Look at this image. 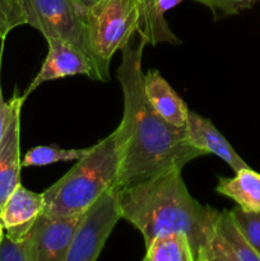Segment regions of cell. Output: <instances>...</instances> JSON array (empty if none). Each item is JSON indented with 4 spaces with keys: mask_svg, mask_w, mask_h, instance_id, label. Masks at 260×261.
Returning <instances> with one entry per match:
<instances>
[{
    "mask_svg": "<svg viewBox=\"0 0 260 261\" xmlns=\"http://www.w3.org/2000/svg\"><path fill=\"white\" fill-rule=\"evenodd\" d=\"M181 170L170 168L142 182L120 189V211L121 218L143 234L145 246L158 234H186L196 261L212 237L219 211L201 205L190 195Z\"/></svg>",
    "mask_w": 260,
    "mask_h": 261,
    "instance_id": "cell-2",
    "label": "cell"
},
{
    "mask_svg": "<svg viewBox=\"0 0 260 261\" xmlns=\"http://www.w3.org/2000/svg\"><path fill=\"white\" fill-rule=\"evenodd\" d=\"M134 35L121 48V63L117 69V79L124 94V115L117 126V190L170 168H183L186 163L204 155L188 142L185 127L180 129L166 121L148 101L142 71V55L147 42L139 35L138 38Z\"/></svg>",
    "mask_w": 260,
    "mask_h": 261,
    "instance_id": "cell-1",
    "label": "cell"
},
{
    "mask_svg": "<svg viewBox=\"0 0 260 261\" xmlns=\"http://www.w3.org/2000/svg\"><path fill=\"white\" fill-rule=\"evenodd\" d=\"M20 2L27 15V24L40 31L45 38L59 37L76 46L89 58L84 23L86 13L82 10L76 0Z\"/></svg>",
    "mask_w": 260,
    "mask_h": 261,
    "instance_id": "cell-6",
    "label": "cell"
},
{
    "mask_svg": "<svg viewBox=\"0 0 260 261\" xmlns=\"http://www.w3.org/2000/svg\"><path fill=\"white\" fill-rule=\"evenodd\" d=\"M214 12L216 17H228L251 8L257 0H196Z\"/></svg>",
    "mask_w": 260,
    "mask_h": 261,
    "instance_id": "cell-20",
    "label": "cell"
},
{
    "mask_svg": "<svg viewBox=\"0 0 260 261\" xmlns=\"http://www.w3.org/2000/svg\"><path fill=\"white\" fill-rule=\"evenodd\" d=\"M3 237H4V226H3L2 221H0V242H2Z\"/></svg>",
    "mask_w": 260,
    "mask_h": 261,
    "instance_id": "cell-24",
    "label": "cell"
},
{
    "mask_svg": "<svg viewBox=\"0 0 260 261\" xmlns=\"http://www.w3.org/2000/svg\"><path fill=\"white\" fill-rule=\"evenodd\" d=\"M88 149H63L53 145H38L25 153L22 160V167L47 166L58 162L81 160Z\"/></svg>",
    "mask_w": 260,
    "mask_h": 261,
    "instance_id": "cell-17",
    "label": "cell"
},
{
    "mask_svg": "<svg viewBox=\"0 0 260 261\" xmlns=\"http://www.w3.org/2000/svg\"><path fill=\"white\" fill-rule=\"evenodd\" d=\"M82 214L60 218L41 214L22 240L30 261H65Z\"/></svg>",
    "mask_w": 260,
    "mask_h": 261,
    "instance_id": "cell-7",
    "label": "cell"
},
{
    "mask_svg": "<svg viewBox=\"0 0 260 261\" xmlns=\"http://www.w3.org/2000/svg\"><path fill=\"white\" fill-rule=\"evenodd\" d=\"M185 133L188 142L195 149L200 150L203 154H216L227 163L235 172L241 168L247 167L246 162L235 152L232 145L219 130L205 117L189 110L188 120L185 125Z\"/></svg>",
    "mask_w": 260,
    "mask_h": 261,
    "instance_id": "cell-12",
    "label": "cell"
},
{
    "mask_svg": "<svg viewBox=\"0 0 260 261\" xmlns=\"http://www.w3.org/2000/svg\"><path fill=\"white\" fill-rule=\"evenodd\" d=\"M145 247L144 261H195L188 236L178 232L158 234Z\"/></svg>",
    "mask_w": 260,
    "mask_h": 261,
    "instance_id": "cell-16",
    "label": "cell"
},
{
    "mask_svg": "<svg viewBox=\"0 0 260 261\" xmlns=\"http://www.w3.org/2000/svg\"><path fill=\"white\" fill-rule=\"evenodd\" d=\"M229 212L247 244L260 257V212H246L240 206Z\"/></svg>",
    "mask_w": 260,
    "mask_h": 261,
    "instance_id": "cell-18",
    "label": "cell"
},
{
    "mask_svg": "<svg viewBox=\"0 0 260 261\" xmlns=\"http://www.w3.org/2000/svg\"><path fill=\"white\" fill-rule=\"evenodd\" d=\"M120 218L119 190L107 189L82 214L65 261H96Z\"/></svg>",
    "mask_w": 260,
    "mask_h": 261,
    "instance_id": "cell-5",
    "label": "cell"
},
{
    "mask_svg": "<svg viewBox=\"0 0 260 261\" xmlns=\"http://www.w3.org/2000/svg\"><path fill=\"white\" fill-rule=\"evenodd\" d=\"M8 117H9V103L4 101L2 92V82H0V142H2L3 135L5 133Z\"/></svg>",
    "mask_w": 260,
    "mask_h": 261,
    "instance_id": "cell-22",
    "label": "cell"
},
{
    "mask_svg": "<svg viewBox=\"0 0 260 261\" xmlns=\"http://www.w3.org/2000/svg\"><path fill=\"white\" fill-rule=\"evenodd\" d=\"M48 46L47 55L40 71L32 83L23 93V99L27 98L38 86L45 82L56 81L71 75H87L97 81V73L91 59L76 46L66 42L59 37L46 38Z\"/></svg>",
    "mask_w": 260,
    "mask_h": 261,
    "instance_id": "cell-8",
    "label": "cell"
},
{
    "mask_svg": "<svg viewBox=\"0 0 260 261\" xmlns=\"http://www.w3.org/2000/svg\"><path fill=\"white\" fill-rule=\"evenodd\" d=\"M27 24V15L20 0H0V40L15 27Z\"/></svg>",
    "mask_w": 260,
    "mask_h": 261,
    "instance_id": "cell-19",
    "label": "cell"
},
{
    "mask_svg": "<svg viewBox=\"0 0 260 261\" xmlns=\"http://www.w3.org/2000/svg\"><path fill=\"white\" fill-rule=\"evenodd\" d=\"M43 194L27 190L19 184L5 200L0 211V221L8 236L22 241L36 219L43 213Z\"/></svg>",
    "mask_w": 260,
    "mask_h": 261,
    "instance_id": "cell-11",
    "label": "cell"
},
{
    "mask_svg": "<svg viewBox=\"0 0 260 261\" xmlns=\"http://www.w3.org/2000/svg\"><path fill=\"white\" fill-rule=\"evenodd\" d=\"M0 261H30L24 242L5 234L0 242Z\"/></svg>",
    "mask_w": 260,
    "mask_h": 261,
    "instance_id": "cell-21",
    "label": "cell"
},
{
    "mask_svg": "<svg viewBox=\"0 0 260 261\" xmlns=\"http://www.w3.org/2000/svg\"><path fill=\"white\" fill-rule=\"evenodd\" d=\"M97 2H98V0H76V3H78L79 7L82 8V10H83L84 13L87 12V9H88L89 7H92V5Z\"/></svg>",
    "mask_w": 260,
    "mask_h": 261,
    "instance_id": "cell-23",
    "label": "cell"
},
{
    "mask_svg": "<svg viewBox=\"0 0 260 261\" xmlns=\"http://www.w3.org/2000/svg\"><path fill=\"white\" fill-rule=\"evenodd\" d=\"M24 102L22 96L17 93L12 97L9 103V117L7 127L0 142V211L5 200L9 198L15 188L20 184V110Z\"/></svg>",
    "mask_w": 260,
    "mask_h": 261,
    "instance_id": "cell-10",
    "label": "cell"
},
{
    "mask_svg": "<svg viewBox=\"0 0 260 261\" xmlns=\"http://www.w3.org/2000/svg\"><path fill=\"white\" fill-rule=\"evenodd\" d=\"M233 177L219 178L217 193L232 199L246 212H260V173L247 166Z\"/></svg>",
    "mask_w": 260,
    "mask_h": 261,
    "instance_id": "cell-15",
    "label": "cell"
},
{
    "mask_svg": "<svg viewBox=\"0 0 260 261\" xmlns=\"http://www.w3.org/2000/svg\"><path fill=\"white\" fill-rule=\"evenodd\" d=\"M181 2L183 0H135L138 8L137 33L147 45L181 43L165 19L166 13Z\"/></svg>",
    "mask_w": 260,
    "mask_h": 261,
    "instance_id": "cell-14",
    "label": "cell"
},
{
    "mask_svg": "<svg viewBox=\"0 0 260 261\" xmlns=\"http://www.w3.org/2000/svg\"><path fill=\"white\" fill-rule=\"evenodd\" d=\"M196 261H260V257L247 244L231 212L222 211L216 219L212 237L200 250Z\"/></svg>",
    "mask_w": 260,
    "mask_h": 261,
    "instance_id": "cell-9",
    "label": "cell"
},
{
    "mask_svg": "<svg viewBox=\"0 0 260 261\" xmlns=\"http://www.w3.org/2000/svg\"><path fill=\"white\" fill-rule=\"evenodd\" d=\"M143 84L145 96L153 109L171 125L184 129L188 120V106L160 71L148 70L143 78Z\"/></svg>",
    "mask_w": 260,
    "mask_h": 261,
    "instance_id": "cell-13",
    "label": "cell"
},
{
    "mask_svg": "<svg viewBox=\"0 0 260 261\" xmlns=\"http://www.w3.org/2000/svg\"><path fill=\"white\" fill-rule=\"evenodd\" d=\"M87 46L97 73V81L110 79L112 56L121 50L138 27L135 0H98L84 14Z\"/></svg>",
    "mask_w": 260,
    "mask_h": 261,
    "instance_id": "cell-4",
    "label": "cell"
},
{
    "mask_svg": "<svg viewBox=\"0 0 260 261\" xmlns=\"http://www.w3.org/2000/svg\"><path fill=\"white\" fill-rule=\"evenodd\" d=\"M120 166L119 132L115 129L78 160L60 180L43 191L47 217L83 213L107 189L116 188Z\"/></svg>",
    "mask_w": 260,
    "mask_h": 261,
    "instance_id": "cell-3",
    "label": "cell"
}]
</instances>
